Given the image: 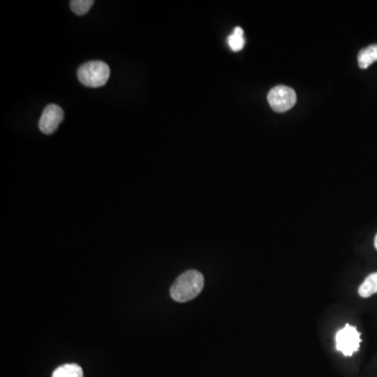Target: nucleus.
<instances>
[{"label": "nucleus", "mask_w": 377, "mask_h": 377, "mask_svg": "<svg viewBox=\"0 0 377 377\" xmlns=\"http://www.w3.org/2000/svg\"><path fill=\"white\" fill-rule=\"evenodd\" d=\"M204 286V278L197 271L182 273L172 285L170 294L176 302L185 303L195 299Z\"/></svg>", "instance_id": "nucleus-1"}, {"label": "nucleus", "mask_w": 377, "mask_h": 377, "mask_svg": "<svg viewBox=\"0 0 377 377\" xmlns=\"http://www.w3.org/2000/svg\"><path fill=\"white\" fill-rule=\"evenodd\" d=\"M111 77V69L102 61H90L78 69V79L87 87H101Z\"/></svg>", "instance_id": "nucleus-2"}, {"label": "nucleus", "mask_w": 377, "mask_h": 377, "mask_svg": "<svg viewBox=\"0 0 377 377\" xmlns=\"http://www.w3.org/2000/svg\"><path fill=\"white\" fill-rule=\"evenodd\" d=\"M269 105L277 113H285L294 106L297 102V94L292 88L279 85L273 87L267 96Z\"/></svg>", "instance_id": "nucleus-3"}, {"label": "nucleus", "mask_w": 377, "mask_h": 377, "mask_svg": "<svg viewBox=\"0 0 377 377\" xmlns=\"http://www.w3.org/2000/svg\"><path fill=\"white\" fill-rule=\"evenodd\" d=\"M336 349L341 351L345 357H351L360 349L361 334L357 332V328L347 324L336 334Z\"/></svg>", "instance_id": "nucleus-4"}, {"label": "nucleus", "mask_w": 377, "mask_h": 377, "mask_svg": "<svg viewBox=\"0 0 377 377\" xmlns=\"http://www.w3.org/2000/svg\"><path fill=\"white\" fill-rule=\"evenodd\" d=\"M64 113L58 105L50 104L44 108L40 118L39 128L44 134H52L58 129L63 121Z\"/></svg>", "instance_id": "nucleus-5"}, {"label": "nucleus", "mask_w": 377, "mask_h": 377, "mask_svg": "<svg viewBox=\"0 0 377 377\" xmlns=\"http://www.w3.org/2000/svg\"><path fill=\"white\" fill-rule=\"evenodd\" d=\"M377 61V44L368 46L360 52L359 65L361 69H366Z\"/></svg>", "instance_id": "nucleus-6"}, {"label": "nucleus", "mask_w": 377, "mask_h": 377, "mask_svg": "<svg viewBox=\"0 0 377 377\" xmlns=\"http://www.w3.org/2000/svg\"><path fill=\"white\" fill-rule=\"evenodd\" d=\"M359 294L363 298H369L377 294V273H371L366 278L365 281L360 286Z\"/></svg>", "instance_id": "nucleus-7"}, {"label": "nucleus", "mask_w": 377, "mask_h": 377, "mask_svg": "<svg viewBox=\"0 0 377 377\" xmlns=\"http://www.w3.org/2000/svg\"><path fill=\"white\" fill-rule=\"evenodd\" d=\"M52 377H83V370L76 364H66L57 368Z\"/></svg>", "instance_id": "nucleus-8"}, {"label": "nucleus", "mask_w": 377, "mask_h": 377, "mask_svg": "<svg viewBox=\"0 0 377 377\" xmlns=\"http://www.w3.org/2000/svg\"><path fill=\"white\" fill-rule=\"evenodd\" d=\"M229 48L234 52H239L243 48L244 44H246V40L243 37V29L241 27H237L234 29V33L229 36Z\"/></svg>", "instance_id": "nucleus-9"}, {"label": "nucleus", "mask_w": 377, "mask_h": 377, "mask_svg": "<svg viewBox=\"0 0 377 377\" xmlns=\"http://www.w3.org/2000/svg\"><path fill=\"white\" fill-rule=\"evenodd\" d=\"M94 2L92 0H73L71 8L77 15H84L90 10Z\"/></svg>", "instance_id": "nucleus-10"}, {"label": "nucleus", "mask_w": 377, "mask_h": 377, "mask_svg": "<svg viewBox=\"0 0 377 377\" xmlns=\"http://www.w3.org/2000/svg\"><path fill=\"white\" fill-rule=\"evenodd\" d=\"M374 246H376V248L377 250V234L376 236V239H374Z\"/></svg>", "instance_id": "nucleus-11"}]
</instances>
